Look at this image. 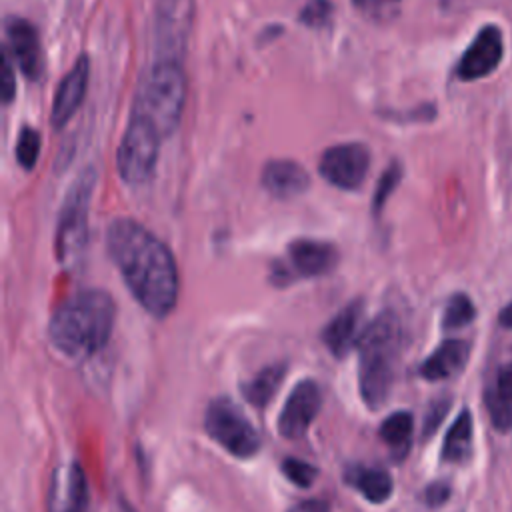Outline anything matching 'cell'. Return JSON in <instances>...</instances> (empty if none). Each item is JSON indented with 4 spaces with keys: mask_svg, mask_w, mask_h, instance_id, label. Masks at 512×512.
I'll return each instance as SVG.
<instances>
[{
    "mask_svg": "<svg viewBox=\"0 0 512 512\" xmlns=\"http://www.w3.org/2000/svg\"><path fill=\"white\" fill-rule=\"evenodd\" d=\"M352 2L360 12L378 20H386L390 14L396 12V6L400 4V0H352Z\"/></svg>",
    "mask_w": 512,
    "mask_h": 512,
    "instance_id": "29",
    "label": "cell"
},
{
    "mask_svg": "<svg viewBox=\"0 0 512 512\" xmlns=\"http://www.w3.org/2000/svg\"><path fill=\"white\" fill-rule=\"evenodd\" d=\"M448 408H450V402H448L446 398H438V400H434V402L430 404V408H428V412H426V416H424V434H426V436L434 434V430L438 428V424L444 420Z\"/></svg>",
    "mask_w": 512,
    "mask_h": 512,
    "instance_id": "31",
    "label": "cell"
},
{
    "mask_svg": "<svg viewBox=\"0 0 512 512\" xmlns=\"http://www.w3.org/2000/svg\"><path fill=\"white\" fill-rule=\"evenodd\" d=\"M370 152L364 144L344 142L324 150L318 170L326 182L342 190H356L366 180Z\"/></svg>",
    "mask_w": 512,
    "mask_h": 512,
    "instance_id": "9",
    "label": "cell"
},
{
    "mask_svg": "<svg viewBox=\"0 0 512 512\" xmlns=\"http://www.w3.org/2000/svg\"><path fill=\"white\" fill-rule=\"evenodd\" d=\"M0 90H2V102L10 104L14 94H16V80H14V70H12V58L10 52L4 50L2 56V78H0Z\"/></svg>",
    "mask_w": 512,
    "mask_h": 512,
    "instance_id": "30",
    "label": "cell"
},
{
    "mask_svg": "<svg viewBox=\"0 0 512 512\" xmlns=\"http://www.w3.org/2000/svg\"><path fill=\"white\" fill-rule=\"evenodd\" d=\"M400 178H402V166H400L398 162H392V164L384 170V174L380 176V180H378V186H376V192H374V200H372V212H374V216L380 214V210L384 208L388 196H390V194L394 192V188L398 186Z\"/></svg>",
    "mask_w": 512,
    "mask_h": 512,
    "instance_id": "26",
    "label": "cell"
},
{
    "mask_svg": "<svg viewBox=\"0 0 512 512\" xmlns=\"http://www.w3.org/2000/svg\"><path fill=\"white\" fill-rule=\"evenodd\" d=\"M476 310L472 300L466 294H454L446 308H444V316H442V326L446 330H454V328H462L466 326L472 318H474Z\"/></svg>",
    "mask_w": 512,
    "mask_h": 512,
    "instance_id": "24",
    "label": "cell"
},
{
    "mask_svg": "<svg viewBox=\"0 0 512 512\" xmlns=\"http://www.w3.org/2000/svg\"><path fill=\"white\" fill-rule=\"evenodd\" d=\"M470 448H472V418H470L468 410H462L444 438L442 460L460 464V462L468 460Z\"/></svg>",
    "mask_w": 512,
    "mask_h": 512,
    "instance_id": "22",
    "label": "cell"
},
{
    "mask_svg": "<svg viewBox=\"0 0 512 512\" xmlns=\"http://www.w3.org/2000/svg\"><path fill=\"white\" fill-rule=\"evenodd\" d=\"M330 14L332 4L328 0H310L300 12V20L308 26H322L330 20Z\"/></svg>",
    "mask_w": 512,
    "mask_h": 512,
    "instance_id": "28",
    "label": "cell"
},
{
    "mask_svg": "<svg viewBox=\"0 0 512 512\" xmlns=\"http://www.w3.org/2000/svg\"><path fill=\"white\" fill-rule=\"evenodd\" d=\"M288 512H330V506L326 500H304L294 504Z\"/></svg>",
    "mask_w": 512,
    "mask_h": 512,
    "instance_id": "33",
    "label": "cell"
},
{
    "mask_svg": "<svg viewBox=\"0 0 512 512\" xmlns=\"http://www.w3.org/2000/svg\"><path fill=\"white\" fill-rule=\"evenodd\" d=\"M162 134L146 118L130 114L128 128L120 140L116 166L118 174L126 184H144L152 178L158 152H160Z\"/></svg>",
    "mask_w": 512,
    "mask_h": 512,
    "instance_id": "6",
    "label": "cell"
},
{
    "mask_svg": "<svg viewBox=\"0 0 512 512\" xmlns=\"http://www.w3.org/2000/svg\"><path fill=\"white\" fill-rule=\"evenodd\" d=\"M414 420L410 412H394L380 424V438L394 450H406L412 438Z\"/></svg>",
    "mask_w": 512,
    "mask_h": 512,
    "instance_id": "23",
    "label": "cell"
},
{
    "mask_svg": "<svg viewBox=\"0 0 512 512\" xmlns=\"http://www.w3.org/2000/svg\"><path fill=\"white\" fill-rule=\"evenodd\" d=\"M344 480L372 504H382L392 494V478L386 470H380V468L354 464V466H348Z\"/></svg>",
    "mask_w": 512,
    "mask_h": 512,
    "instance_id": "20",
    "label": "cell"
},
{
    "mask_svg": "<svg viewBox=\"0 0 512 512\" xmlns=\"http://www.w3.org/2000/svg\"><path fill=\"white\" fill-rule=\"evenodd\" d=\"M106 248L136 302L154 318L168 316L180 288L168 246L136 220L116 218L108 226Z\"/></svg>",
    "mask_w": 512,
    "mask_h": 512,
    "instance_id": "1",
    "label": "cell"
},
{
    "mask_svg": "<svg viewBox=\"0 0 512 512\" xmlns=\"http://www.w3.org/2000/svg\"><path fill=\"white\" fill-rule=\"evenodd\" d=\"M194 20V0H158L154 14L156 60H182Z\"/></svg>",
    "mask_w": 512,
    "mask_h": 512,
    "instance_id": "8",
    "label": "cell"
},
{
    "mask_svg": "<svg viewBox=\"0 0 512 512\" xmlns=\"http://www.w3.org/2000/svg\"><path fill=\"white\" fill-rule=\"evenodd\" d=\"M286 374V366L284 364H272L262 368L254 378H250L248 382H244L242 386V394L244 398L252 404V406H266L272 396L278 392L282 380Z\"/></svg>",
    "mask_w": 512,
    "mask_h": 512,
    "instance_id": "21",
    "label": "cell"
},
{
    "mask_svg": "<svg viewBox=\"0 0 512 512\" xmlns=\"http://www.w3.org/2000/svg\"><path fill=\"white\" fill-rule=\"evenodd\" d=\"M94 170H86L66 194L58 228H56V256L64 266L80 262L88 244V206L94 190Z\"/></svg>",
    "mask_w": 512,
    "mask_h": 512,
    "instance_id": "5",
    "label": "cell"
},
{
    "mask_svg": "<svg viewBox=\"0 0 512 512\" xmlns=\"http://www.w3.org/2000/svg\"><path fill=\"white\" fill-rule=\"evenodd\" d=\"M498 320H500V324H502V326H506V328H512V302L500 310V316H498Z\"/></svg>",
    "mask_w": 512,
    "mask_h": 512,
    "instance_id": "34",
    "label": "cell"
},
{
    "mask_svg": "<svg viewBox=\"0 0 512 512\" xmlns=\"http://www.w3.org/2000/svg\"><path fill=\"white\" fill-rule=\"evenodd\" d=\"M114 318L116 304L106 290H80L56 308L48 324V336L64 356L88 358L106 346Z\"/></svg>",
    "mask_w": 512,
    "mask_h": 512,
    "instance_id": "2",
    "label": "cell"
},
{
    "mask_svg": "<svg viewBox=\"0 0 512 512\" xmlns=\"http://www.w3.org/2000/svg\"><path fill=\"white\" fill-rule=\"evenodd\" d=\"M184 102L186 76L180 60H156L142 78L132 114L146 118L168 138L180 124Z\"/></svg>",
    "mask_w": 512,
    "mask_h": 512,
    "instance_id": "4",
    "label": "cell"
},
{
    "mask_svg": "<svg viewBox=\"0 0 512 512\" xmlns=\"http://www.w3.org/2000/svg\"><path fill=\"white\" fill-rule=\"evenodd\" d=\"M448 496H450V486L446 482H432L424 490V500L428 506H440L448 500Z\"/></svg>",
    "mask_w": 512,
    "mask_h": 512,
    "instance_id": "32",
    "label": "cell"
},
{
    "mask_svg": "<svg viewBox=\"0 0 512 512\" xmlns=\"http://www.w3.org/2000/svg\"><path fill=\"white\" fill-rule=\"evenodd\" d=\"M504 56V40L498 26L488 24L484 26L472 44L464 50L458 66L456 76L460 80H478L492 74Z\"/></svg>",
    "mask_w": 512,
    "mask_h": 512,
    "instance_id": "11",
    "label": "cell"
},
{
    "mask_svg": "<svg viewBox=\"0 0 512 512\" xmlns=\"http://www.w3.org/2000/svg\"><path fill=\"white\" fill-rule=\"evenodd\" d=\"M206 434L236 458H252L260 450V436L252 422L228 398H216L206 408Z\"/></svg>",
    "mask_w": 512,
    "mask_h": 512,
    "instance_id": "7",
    "label": "cell"
},
{
    "mask_svg": "<svg viewBox=\"0 0 512 512\" xmlns=\"http://www.w3.org/2000/svg\"><path fill=\"white\" fill-rule=\"evenodd\" d=\"M88 504V488L84 470L72 462L62 476L54 480L50 490V512H84Z\"/></svg>",
    "mask_w": 512,
    "mask_h": 512,
    "instance_id": "17",
    "label": "cell"
},
{
    "mask_svg": "<svg viewBox=\"0 0 512 512\" xmlns=\"http://www.w3.org/2000/svg\"><path fill=\"white\" fill-rule=\"evenodd\" d=\"M40 154V134L34 128H22L16 142V160L22 168H34Z\"/></svg>",
    "mask_w": 512,
    "mask_h": 512,
    "instance_id": "25",
    "label": "cell"
},
{
    "mask_svg": "<svg viewBox=\"0 0 512 512\" xmlns=\"http://www.w3.org/2000/svg\"><path fill=\"white\" fill-rule=\"evenodd\" d=\"M484 398L492 424L498 430H508L512 426V362L498 368Z\"/></svg>",
    "mask_w": 512,
    "mask_h": 512,
    "instance_id": "19",
    "label": "cell"
},
{
    "mask_svg": "<svg viewBox=\"0 0 512 512\" xmlns=\"http://www.w3.org/2000/svg\"><path fill=\"white\" fill-rule=\"evenodd\" d=\"M286 270H294L298 276L312 278L334 270L338 264V248L330 242L300 238L288 246Z\"/></svg>",
    "mask_w": 512,
    "mask_h": 512,
    "instance_id": "13",
    "label": "cell"
},
{
    "mask_svg": "<svg viewBox=\"0 0 512 512\" xmlns=\"http://www.w3.org/2000/svg\"><path fill=\"white\" fill-rule=\"evenodd\" d=\"M282 472H284V476H286L292 484H296V486H300V488L310 486V484L314 482L316 474H318V470H316L312 464H308V462H304V460H298V458H286V460L282 462Z\"/></svg>",
    "mask_w": 512,
    "mask_h": 512,
    "instance_id": "27",
    "label": "cell"
},
{
    "mask_svg": "<svg viewBox=\"0 0 512 512\" xmlns=\"http://www.w3.org/2000/svg\"><path fill=\"white\" fill-rule=\"evenodd\" d=\"M320 404H322V396H320L318 384L314 380L298 382L288 394V400L280 410V416H278L280 436L288 440L302 438L308 432L312 420L316 418Z\"/></svg>",
    "mask_w": 512,
    "mask_h": 512,
    "instance_id": "10",
    "label": "cell"
},
{
    "mask_svg": "<svg viewBox=\"0 0 512 512\" xmlns=\"http://www.w3.org/2000/svg\"><path fill=\"white\" fill-rule=\"evenodd\" d=\"M470 354V346L464 340L442 342L420 366V374L426 380H444L458 374Z\"/></svg>",
    "mask_w": 512,
    "mask_h": 512,
    "instance_id": "18",
    "label": "cell"
},
{
    "mask_svg": "<svg viewBox=\"0 0 512 512\" xmlns=\"http://www.w3.org/2000/svg\"><path fill=\"white\" fill-rule=\"evenodd\" d=\"M358 384L366 406L380 408L392 388L402 344V324L390 310L380 312L358 338Z\"/></svg>",
    "mask_w": 512,
    "mask_h": 512,
    "instance_id": "3",
    "label": "cell"
},
{
    "mask_svg": "<svg viewBox=\"0 0 512 512\" xmlns=\"http://www.w3.org/2000/svg\"><path fill=\"white\" fill-rule=\"evenodd\" d=\"M6 38H8V46H10V56L18 64L20 72L30 80L40 78V74L44 70V52H42L40 36H38V30L34 28V24H30L28 20L18 18V16L8 18L6 20Z\"/></svg>",
    "mask_w": 512,
    "mask_h": 512,
    "instance_id": "12",
    "label": "cell"
},
{
    "mask_svg": "<svg viewBox=\"0 0 512 512\" xmlns=\"http://www.w3.org/2000/svg\"><path fill=\"white\" fill-rule=\"evenodd\" d=\"M362 300H354L346 304L322 330V342L324 346L338 358L346 356V352L352 348L354 342H358L360 334V320H362Z\"/></svg>",
    "mask_w": 512,
    "mask_h": 512,
    "instance_id": "16",
    "label": "cell"
},
{
    "mask_svg": "<svg viewBox=\"0 0 512 512\" xmlns=\"http://www.w3.org/2000/svg\"><path fill=\"white\" fill-rule=\"evenodd\" d=\"M88 76H90V62L86 56H80L56 88L52 114H50L54 128H62L80 108L86 96Z\"/></svg>",
    "mask_w": 512,
    "mask_h": 512,
    "instance_id": "14",
    "label": "cell"
},
{
    "mask_svg": "<svg viewBox=\"0 0 512 512\" xmlns=\"http://www.w3.org/2000/svg\"><path fill=\"white\" fill-rule=\"evenodd\" d=\"M262 186L270 196L280 200H290L308 190L310 176L294 160H288V158L270 160L262 170Z\"/></svg>",
    "mask_w": 512,
    "mask_h": 512,
    "instance_id": "15",
    "label": "cell"
}]
</instances>
